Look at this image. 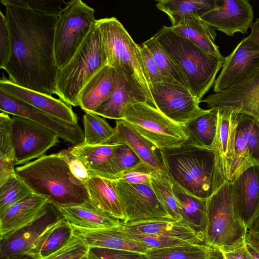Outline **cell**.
Wrapping results in <instances>:
<instances>
[{
    "instance_id": "5b68a950",
    "label": "cell",
    "mask_w": 259,
    "mask_h": 259,
    "mask_svg": "<svg viewBox=\"0 0 259 259\" xmlns=\"http://www.w3.org/2000/svg\"><path fill=\"white\" fill-rule=\"evenodd\" d=\"M106 65V55L96 25L70 61L58 70L55 94L67 104L79 106L78 96L81 91Z\"/></svg>"
},
{
    "instance_id": "7dc6e473",
    "label": "cell",
    "mask_w": 259,
    "mask_h": 259,
    "mask_svg": "<svg viewBox=\"0 0 259 259\" xmlns=\"http://www.w3.org/2000/svg\"><path fill=\"white\" fill-rule=\"evenodd\" d=\"M141 53L144 71L150 89L152 85L163 82L160 72L148 49L142 44Z\"/></svg>"
},
{
    "instance_id": "cb8c5ba5",
    "label": "cell",
    "mask_w": 259,
    "mask_h": 259,
    "mask_svg": "<svg viewBox=\"0 0 259 259\" xmlns=\"http://www.w3.org/2000/svg\"><path fill=\"white\" fill-rule=\"evenodd\" d=\"M117 71L106 65L87 83L78 96L79 106L85 112H94L113 93Z\"/></svg>"
},
{
    "instance_id": "ab89813d",
    "label": "cell",
    "mask_w": 259,
    "mask_h": 259,
    "mask_svg": "<svg viewBox=\"0 0 259 259\" xmlns=\"http://www.w3.org/2000/svg\"><path fill=\"white\" fill-rule=\"evenodd\" d=\"M12 124V117L9 114L1 112L0 113V164L15 165Z\"/></svg>"
},
{
    "instance_id": "681fc988",
    "label": "cell",
    "mask_w": 259,
    "mask_h": 259,
    "mask_svg": "<svg viewBox=\"0 0 259 259\" xmlns=\"http://www.w3.org/2000/svg\"><path fill=\"white\" fill-rule=\"evenodd\" d=\"M72 174L83 184L89 177V171L82 161L72 154L69 149L63 150Z\"/></svg>"
},
{
    "instance_id": "680465c9",
    "label": "cell",
    "mask_w": 259,
    "mask_h": 259,
    "mask_svg": "<svg viewBox=\"0 0 259 259\" xmlns=\"http://www.w3.org/2000/svg\"><path fill=\"white\" fill-rule=\"evenodd\" d=\"M258 123H259V120H258Z\"/></svg>"
},
{
    "instance_id": "1f68e13d",
    "label": "cell",
    "mask_w": 259,
    "mask_h": 259,
    "mask_svg": "<svg viewBox=\"0 0 259 259\" xmlns=\"http://www.w3.org/2000/svg\"><path fill=\"white\" fill-rule=\"evenodd\" d=\"M172 184L175 195L181 207L183 222L201 236L204 241L207 224V199L192 195L174 183Z\"/></svg>"
},
{
    "instance_id": "7c38bea8",
    "label": "cell",
    "mask_w": 259,
    "mask_h": 259,
    "mask_svg": "<svg viewBox=\"0 0 259 259\" xmlns=\"http://www.w3.org/2000/svg\"><path fill=\"white\" fill-rule=\"evenodd\" d=\"M115 187L123 206L126 219L122 223L174 220L157 199L151 183L133 184L114 180Z\"/></svg>"
},
{
    "instance_id": "d6a6232c",
    "label": "cell",
    "mask_w": 259,
    "mask_h": 259,
    "mask_svg": "<svg viewBox=\"0 0 259 259\" xmlns=\"http://www.w3.org/2000/svg\"><path fill=\"white\" fill-rule=\"evenodd\" d=\"M219 0H159L156 7L166 14L171 27L177 26L188 17L201 16L216 8Z\"/></svg>"
},
{
    "instance_id": "8fae6325",
    "label": "cell",
    "mask_w": 259,
    "mask_h": 259,
    "mask_svg": "<svg viewBox=\"0 0 259 259\" xmlns=\"http://www.w3.org/2000/svg\"><path fill=\"white\" fill-rule=\"evenodd\" d=\"M12 120L15 165L25 164L45 155L59 142L56 133L37 123L15 115Z\"/></svg>"
},
{
    "instance_id": "7a4b0ae2",
    "label": "cell",
    "mask_w": 259,
    "mask_h": 259,
    "mask_svg": "<svg viewBox=\"0 0 259 259\" xmlns=\"http://www.w3.org/2000/svg\"><path fill=\"white\" fill-rule=\"evenodd\" d=\"M15 172L33 193L58 208L90 202L85 184L72 174L63 151L18 166Z\"/></svg>"
},
{
    "instance_id": "2e32d148",
    "label": "cell",
    "mask_w": 259,
    "mask_h": 259,
    "mask_svg": "<svg viewBox=\"0 0 259 259\" xmlns=\"http://www.w3.org/2000/svg\"><path fill=\"white\" fill-rule=\"evenodd\" d=\"M208 109L227 108L233 112L259 120V70L244 80L222 92L209 95L200 101Z\"/></svg>"
},
{
    "instance_id": "3957f363",
    "label": "cell",
    "mask_w": 259,
    "mask_h": 259,
    "mask_svg": "<svg viewBox=\"0 0 259 259\" xmlns=\"http://www.w3.org/2000/svg\"><path fill=\"white\" fill-rule=\"evenodd\" d=\"M160 151L164 169L172 182L192 195L207 199L228 181L214 150L185 143Z\"/></svg>"
},
{
    "instance_id": "9c48e42d",
    "label": "cell",
    "mask_w": 259,
    "mask_h": 259,
    "mask_svg": "<svg viewBox=\"0 0 259 259\" xmlns=\"http://www.w3.org/2000/svg\"><path fill=\"white\" fill-rule=\"evenodd\" d=\"M64 220L59 208L48 202L35 220L0 239V259H40L44 243Z\"/></svg>"
},
{
    "instance_id": "e0dca14e",
    "label": "cell",
    "mask_w": 259,
    "mask_h": 259,
    "mask_svg": "<svg viewBox=\"0 0 259 259\" xmlns=\"http://www.w3.org/2000/svg\"><path fill=\"white\" fill-rule=\"evenodd\" d=\"M200 19L229 36L245 34L253 23V8L247 0H219L218 6Z\"/></svg>"
},
{
    "instance_id": "8992f818",
    "label": "cell",
    "mask_w": 259,
    "mask_h": 259,
    "mask_svg": "<svg viewBox=\"0 0 259 259\" xmlns=\"http://www.w3.org/2000/svg\"><path fill=\"white\" fill-rule=\"evenodd\" d=\"M96 26L101 34L107 65L133 79L146 95L150 105L155 107L143 69L141 47L115 17L97 20Z\"/></svg>"
},
{
    "instance_id": "f1b7e54d",
    "label": "cell",
    "mask_w": 259,
    "mask_h": 259,
    "mask_svg": "<svg viewBox=\"0 0 259 259\" xmlns=\"http://www.w3.org/2000/svg\"><path fill=\"white\" fill-rule=\"evenodd\" d=\"M169 28L174 33L188 39L205 52L220 58H224L215 43V29L200 17H186L177 26Z\"/></svg>"
},
{
    "instance_id": "f907efd6",
    "label": "cell",
    "mask_w": 259,
    "mask_h": 259,
    "mask_svg": "<svg viewBox=\"0 0 259 259\" xmlns=\"http://www.w3.org/2000/svg\"><path fill=\"white\" fill-rule=\"evenodd\" d=\"M32 9L41 11L46 14L58 16L63 8L64 1H27Z\"/></svg>"
},
{
    "instance_id": "e575fe53",
    "label": "cell",
    "mask_w": 259,
    "mask_h": 259,
    "mask_svg": "<svg viewBox=\"0 0 259 259\" xmlns=\"http://www.w3.org/2000/svg\"><path fill=\"white\" fill-rule=\"evenodd\" d=\"M82 121L83 144L90 146L117 144L115 143L116 137L115 128L111 126L101 116L94 112H85Z\"/></svg>"
},
{
    "instance_id": "bcb514c9",
    "label": "cell",
    "mask_w": 259,
    "mask_h": 259,
    "mask_svg": "<svg viewBox=\"0 0 259 259\" xmlns=\"http://www.w3.org/2000/svg\"><path fill=\"white\" fill-rule=\"evenodd\" d=\"M11 53V40L7 18L0 11V68L5 69Z\"/></svg>"
},
{
    "instance_id": "ee69618b",
    "label": "cell",
    "mask_w": 259,
    "mask_h": 259,
    "mask_svg": "<svg viewBox=\"0 0 259 259\" xmlns=\"http://www.w3.org/2000/svg\"><path fill=\"white\" fill-rule=\"evenodd\" d=\"M89 247L73 235L60 249L40 259H81L88 255Z\"/></svg>"
},
{
    "instance_id": "b9f144b4",
    "label": "cell",
    "mask_w": 259,
    "mask_h": 259,
    "mask_svg": "<svg viewBox=\"0 0 259 259\" xmlns=\"http://www.w3.org/2000/svg\"><path fill=\"white\" fill-rule=\"evenodd\" d=\"M113 159L119 177L122 174L145 163L130 147L124 143L115 146Z\"/></svg>"
},
{
    "instance_id": "4fadbf2b",
    "label": "cell",
    "mask_w": 259,
    "mask_h": 259,
    "mask_svg": "<svg viewBox=\"0 0 259 259\" xmlns=\"http://www.w3.org/2000/svg\"><path fill=\"white\" fill-rule=\"evenodd\" d=\"M150 92L155 107L182 125L185 126L206 111L199 107L200 103L190 91L183 85L162 82L152 85Z\"/></svg>"
},
{
    "instance_id": "52a82bcc",
    "label": "cell",
    "mask_w": 259,
    "mask_h": 259,
    "mask_svg": "<svg viewBox=\"0 0 259 259\" xmlns=\"http://www.w3.org/2000/svg\"><path fill=\"white\" fill-rule=\"evenodd\" d=\"M246 237V226L235 208L232 183L227 181L207 198L204 243L224 250L245 244Z\"/></svg>"
},
{
    "instance_id": "ba28073f",
    "label": "cell",
    "mask_w": 259,
    "mask_h": 259,
    "mask_svg": "<svg viewBox=\"0 0 259 259\" xmlns=\"http://www.w3.org/2000/svg\"><path fill=\"white\" fill-rule=\"evenodd\" d=\"M94 14V9L81 0L66 2L55 27L54 54L59 69L70 61L96 26Z\"/></svg>"
},
{
    "instance_id": "c3c4849f",
    "label": "cell",
    "mask_w": 259,
    "mask_h": 259,
    "mask_svg": "<svg viewBox=\"0 0 259 259\" xmlns=\"http://www.w3.org/2000/svg\"><path fill=\"white\" fill-rule=\"evenodd\" d=\"M155 171L147 164L141 165L122 174L119 179L133 184L151 183V174Z\"/></svg>"
},
{
    "instance_id": "7bdbcfd3",
    "label": "cell",
    "mask_w": 259,
    "mask_h": 259,
    "mask_svg": "<svg viewBox=\"0 0 259 259\" xmlns=\"http://www.w3.org/2000/svg\"><path fill=\"white\" fill-rule=\"evenodd\" d=\"M124 230L133 238L145 244L149 249H160L193 244L176 238Z\"/></svg>"
},
{
    "instance_id": "9f6ffc18",
    "label": "cell",
    "mask_w": 259,
    "mask_h": 259,
    "mask_svg": "<svg viewBox=\"0 0 259 259\" xmlns=\"http://www.w3.org/2000/svg\"><path fill=\"white\" fill-rule=\"evenodd\" d=\"M246 246L253 259H259V250L246 240Z\"/></svg>"
},
{
    "instance_id": "7402d4cb",
    "label": "cell",
    "mask_w": 259,
    "mask_h": 259,
    "mask_svg": "<svg viewBox=\"0 0 259 259\" xmlns=\"http://www.w3.org/2000/svg\"><path fill=\"white\" fill-rule=\"evenodd\" d=\"M47 199L32 193L0 214V239L28 225L44 211Z\"/></svg>"
},
{
    "instance_id": "f5cc1de1",
    "label": "cell",
    "mask_w": 259,
    "mask_h": 259,
    "mask_svg": "<svg viewBox=\"0 0 259 259\" xmlns=\"http://www.w3.org/2000/svg\"><path fill=\"white\" fill-rule=\"evenodd\" d=\"M225 259H253L245 243L232 248L221 250Z\"/></svg>"
},
{
    "instance_id": "277c9868",
    "label": "cell",
    "mask_w": 259,
    "mask_h": 259,
    "mask_svg": "<svg viewBox=\"0 0 259 259\" xmlns=\"http://www.w3.org/2000/svg\"><path fill=\"white\" fill-rule=\"evenodd\" d=\"M179 68L194 97L200 103L214 85L225 57L209 54L188 39L163 26L153 36Z\"/></svg>"
},
{
    "instance_id": "836d02e7",
    "label": "cell",
    "mask_w": 259,
    "mask_h": 259,
    "mask_svg": "<svg viewBox=\"0 0 259 259\" xmlns=\"http://www.w3.org/2000/svg\"><path fill=\"white\" fill-rule=\"evenodd\" d=\"M151 186L159 202L175 221H183L182 210L176 198L173 184L164 169H158L150 176Z\"/></svg>"
},
{
    "instance_id": "91938a15",
    "label": "cell",
    "mask_w": 259,
    "mask_h": 259,
    "mask_svg": "<svg viewBox=\"0 0 259 259\" xmlns=\"http://www.w3.org/2000/svg\"><path fill=\"white\" fill-rule=\"evenodd\" d=\"M88 258H89V259H91V258H89V257H88Z\"/></svg>"
},
{
    "instance_id": "8d00e7d4",
    "label": "cell",
    "mask_w": 259,
    "mask_h": 259,
    "mask_svg": "<svg viewBox=\"0 0 259 259\" xmlns=\"http://www.w3.org/2000/svg\"><path fill=\"white\" fill-rule=\"evenodd\" d=\"M218 248L203 244H191L160 249H149L148 259H197L207 256Z\"/></svg>"
},
{
    "instance_id": "60d3db41",
    "label": "cell",
    "mask_w": 259,
    "mask_h": 259,
    "mask_svg": "<svg viewBox=\"0 0 259 259\" xmlns=\"http://www.w3.org/2000/svg\"><path fill=\"white\" fill-rule=\"evenodd\" d=\"M72 236L70 224L64 220L51 232L44 243L40 257L47 256L62 248Z\"/></svg>"
},
{
    "instance_id": "d590c367",
    "label": "cell",
    "mask_w": 259,
    "mask_h": 259,
    "mask_svg": "<svg viewBox=\"0 0 259 259\" xmlns=\"http://www.w3.org/2000/svg\"><path fill=\"white\" fill-rule=\"evenodd\" d=\"M143 45L151 53L160 72L163 82L181 85L189 90L187 81L179 68L153 37Z\"/></svg>"
},
{
    "instance_id": "f35d334b",
    "label": "cell",
    "mask_w": 259,
    "mask_h": 259,
    "mask_svg": "<svg viewBox=\"0 0 259 259\" xmlns=\"http://www.w3.org/2000/svg\"><path fill=\"white\" fill-rule=\"evenodd\" d=\"M32 193L31 189L16 174L0 186V214Z\"/></svg>"
},
{
    "instance_id": "ffe728a7",
    "label": "cell",
    "mask_w": 259,
    "mask_h": 259,
    "mask_svg": "<svg viewBox=\"0 0 259 259\" xmlns=\"http://www.w3.org/2000/svg\"><path fill=\"white\" fill-rule=\"evenodd\" d=\"M140 102L150 104L140 86L131 78L117 72L113 93L94 112L105 118L122 120L127 108Z\"/></svg>"
},
{
    "instance_id": "44dd1931",
    "label": "cell",
    "mask_w": 259,
    "mask_h": 259,
    "mask_svg": "<svg viewBox=\"0 0 259 259\" xmlns=\"http://www.w3.org/2000/svg\"><path fill=\"white\" fill-rule=\"evenodd\" d=\"M231 183L235 208L247 227L259 210V165L246 169Z\"/></svg>"
},
{
    "instance_id": "30bf717a",
    "label": "cell",
    "mask_w": 259,
    "mask_h": 259,
    "mask_svg": "<svg viewBox=\"0 0 259 259\" xmlns=\"http://www.w3.org/2000/svg\"><path fill=\"white\" fill-rule=\"evenodd\" d=\"M122 120L160 150L180 147L188 140L185 126L174 122L146 102L138 103L128 108Z\"/></svg>"
},
{
    "instance_id": "484cf974",
    "label": "cell",
    "mask_w": 259,
    "mask_h": 259,
    "mask_svg": "<svg viewBox=\"0 0 259 259\" xmlns=\"http://www.w3.org/2000/svg\"><path fill=\"white\" fill-rule=\"evenodd\" d=\"M115 143L127 144L146 164L155 170L164 169L160 150L124 120H116ZM165 170V169H164Z\"/></svg>"
},
{
    "instance_id": "6f0895ef",
    "label": "cell",
    "mask_w": 259,
    "mask_h": 259,
    "mask_svg": "<svg viewBox=\"0 0 259 259\" xmlns=\"http://www.w3.org/2000/svg\"><path fill=\"white\" fill-rule=\"evenodd\" d=\"M81 259H89L88 255L84 256L83 257L81 258Z\"/></svg>"
},
{
    "instance_id": "4316f807",
    "label": "cell",
    "mask_w": 259,
    "mask_h": 259,
    "mask_svg": "<svg viewBox=\"0 0 259 259\" xmlns=\"http://www.w3.org/2000/svg\"><path fill=\"white\" fill-rule=\"evenodd\" d=\"M218 109V128L214 151L218 165L228 181L234 156L237 122L234 113L230 109Z\"/></svg>"
},
{
    "instance_id": "f546056e",
    "label": "cell",
    "mask_w": 259,
    "mask_h": 259,
    "mask_svg": "<svg viewBox=\"0 0 259 259\" xmlns=\"http://www.w3.org/2000/svg\"><path fill=\"white\" fill-rule=\"evenodd\" d=\"M218 109H206L186 125L188 140L191 146L214 150L218 128Z\"/></svg>"
},
{
    "instance_id": "11a10c76",
    "label": "cell",
    "mask_w": 259,
    "mask_h": 259,
    "mask_svg": "<svg viewBox=\"0 0 259 259\" xmlns=\"http://www.w3.org/2000/svg\"><path fill=\"white\" fill-rule=\"evenodd\" d=\"M197 259H224V256L222 251L218 248L212 253Z\"/></svg>"
},
{
    "instance_id": "d6986e66",
    "label": "cell",
    "mask_w": 259,
    "mask_h": 259,
    "mask_svg": "<svg viewBox=\"0 0 259 259\" xmlns=\"http://www.w3.org/2000/svg\"><path fill=\"white\" fill-rule=\"evenodd\" d=\"M0 90L51 116L70 123L78 124V117L72 106L60 99L20 87L4 74L0 80Z\"/></svg>"
},
{
    "instance_id": "f6af8a7d",
    "label": "cell",
    "mask_w": 259,
    "mask_h": 259,
    "mask_svg": "<svg viewBox=\"0 0 259 259\" xmlns=\"http://www.w3.org/2000/svg\"><path fill=\"white\" fill-rule=\"evenodd\" d=\"M88 257L91 259H148L146 253L100 247L89 248Z\"/></svg>"
},
{
    "instance_id": "ac0fdd59",
    "label": "cell",
    "mask_w": 259,
    "mask_h": 259,
    "mask_svg": "<svg viewBox=\"0 0 259 259\" xmlns=\"http://www.w3.org/2000/svg\"><path fill=\"white\" fill-rule=\"evenodd\" d=\"M72 235L89 248L94 247L127 250L146 253L149 248L131 236L121 224L100 229H87L71 225Z\"/></svg>"
},
{
    "instance_id": "94428289",
    "label": "cell",
    "mask_w": 259,
    "mask_h": 259,
    "mask_svg": "<svg viewBox=\"0 0 259 259\" xmlns=\"http://www.w3.org/2000/svg\"><path fill=\"white\" fill-rule=\"evenodd\" d=\"M225 259V258H224Z\"/></svg>"
},
{
    "instance_id": "603a6c76",
    "label": "cell",
    "mask_w": 259,
    "mask_h": 259,
    "mask_svg": "<svg viewBox=\"0 0 259 259\" xmlns=\"http://www.w3.org/2000/svg\"><path fill=\"white\" fill-rule=\"evenodd\" d=\"M89 171L85 184L92 205L111 218L124 222L125 214L121 199L115 189L114 180L99 177Z\"/></svg>"
},
{
    "instance_id": "db71d44e",
    "label": "cell",
    "mask_w": 259,
    "mask_h": 259,
    "mask_svg": "<svg viewBox=\"0 0 259 259\" xmlns=\"http://www.w3.org/2000/svg\"><path fill=\"white\" fill-rule=\"evenodd\" d=\"M251 33L249 35L250 39L259 46V18L251 25Z\"/></svg>"
},
{
    "instance_id": "9a60e30c",
    "label": "cell",
    "mask_w": 259,
    "mask_h": 259,
    "mask_svg": "<svg viewBox=\"0 0 259 259\" xmlns=\"http://www.w3.org/2000/svg\"><path fill=\"white\" fill-rule=\"evenodd\" d=\"M258 70L259 46L248 35L225 58L221 73L215 79L213 91L218 93L226 91Z\"/></svg>"
},
{
    "instance_id": "74e56055",
    "label": "cell",
    "mask_w": 259,
    "mask_h": 259,
    "mask_svg": "<svg viewBox=\"0 0 259 259\" xmlns=\"http://www.w3.org/2000/svg\"><path fill=\"white\" fill-rule=\"evenodd\" d=\"M237 132L243 139L253 165H259V123L253 117L234 112Z\"/></svg>"
},
{
    "instance_id": "d4e9b609",
    "label": "cell",
    "mask_w": 259,
    "mask_h": 259,
    "mask_svg": "<svg viewBox=\"0 0 259 259\" xmlns=\"http://www.w3.org/2000/svg\"><path fill=\"white\" fill-rule=\"evenodd\" d=\"M116 145L90 146L82 143L69 150L82 161L89 171L99 177L115 180L119 178L113 159Z\"/></svg>"
},
{
    "instance_id": "816d5d0a",
    "label": "cell",
    "mask_w": 259,
    "mask_h": 259,
    "mask_svg": "<svg viewBox=\"0 0 259 259\" xmlns=\"http://www.w3.org/2000/svg\"><path fill=\"white\" fill-rule=\"evenodd\" d=\"M246 240L259 250V210L246 227Z\"/></svg>"
},
{
    "instance_id": "4dcf8cb0",
    "label": "cell",
    "mask_w": 259,
    "mask_h": 259,
    "mask_svg": "<svg viewBox=\"0 0 259 259\" xmlns=\"http://www.w3.org/2000/svg\"><path fill=\"white\" fill-rule=\"evenodd\" d=\"M59 209L67 223L81 228H105L119 225L122 222L96 209L91 202Z\"/></svg>"
},
{
    "instance_id": "6da1fadb",
    "label": "cell",
    "mask_w": 259,
    "mask_h": 259,
    "mask_svg": "<svg viewBox=\"0 0 259 259\" xmlns=\"http://www.w3.org/2000/svg\"><path fill=\"white\" fill-rule=\"evenodd\" d=\"M5 7L11 40L5 69L14 83L40 93H56L59 68L54 54L58 16L31 9L27 1L1 0Z\"/></svg>"
},
{
    "instance_id": "5bb4252c",
    "label": "cell",
    "mask_w": 259,
    "mask_h": 259,
    "mask_svg": "<svg viewBox=\"0 0 259 259\" xmlns=\"http://www.w3.org/2000/svg\"><path fill=\"white\" fill-rule=\"evenodd\" d=\"M0 110L26 118L56 133L60 138L74 146L83 143L84 132L78 124H72L51 116L0 90Z\"/></svg>"
},
{
    "instance_id": "83f0119b",
    "label": "cell",
    "mask_w": 259,
    "mask_h": 259,
    "mask_svg": "<svg viewBox=\"0 0 259 259\" xmlns=\"http://www.w3.org/2000/svg\"><path fill=\"white\" fill-rule=\"evenodd\" d=\"M122 225L128 231L176 238L193 244H205L202 237L183 221H144L122 223Z\"/></svg>"
}]
</instances>
